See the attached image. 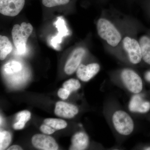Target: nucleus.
Returning a JSON list of instances; mask_svg holds the SVG:
<instances>
[{"mask_svg": "<svg viewBox=\"0 0 150 150\" xmlns=\"http://www.w3.org/2000/svg\"><path fill=\"white\" fill-rule=\"evenodd\" d=\"M97 28L100 37L110 46L115 47L120 43L121 39V33L109 21L105 18L99 19Z\"/></svg>", "mask_w": 150, "mask_h": 150, "instance_id": "obj_1", "label": "nucleus"}, {"mask_svg": "<svg viewBox=\"0 0 150 150\" xmlns=\"http://www.w3.org/2000/svg\"><path fill=\"white\" fill-rule=\"evenodd\" d=\"M33 30V27L30 23L23 22L21 25H14L12 30V36L18 54H22L25 52L28 39L32 34Z\"/></svg>", "mask_w": 150, "mask_h": 150, "instance_id": "obj_2", "label": "nucleus"}, {"mask_svg": "<svg viewBox=\"0 0 150 150\" xmlns=\"http://www.w3.org/2000/svg\"><path fill=\"white\" fill-rule=\"evenodd\" d=\"M112 122L116 131L121 135L128 136L133 132L134 124L133 119L127 112L122 110L115 111Z\"/></svg>", "mask_w": 150, "mask_h": 150, "instance_id": "obj_3", "label": "nucleus"}, {"mask_svg": "<svg viewBox=\"0 0 150 150\" xmlns=\"http://www.w3.org/2000/svg\"><path fill=\"white\" fill-rule=\"evenodd\" d=\"M121 78L124 85L129 91L134 94L140 93L143 89L141 77L130 69H125L121 73Z\"/></svg>", "mask_w": 150, "mask_h": 150, "instance_id": "obj_4", "label": "nucleus"}, {"mask_svg": "<svg viewBox=\"0 0 150 150\" xmlns=\"http://www.w3.org/2000/svg\"><path fill=\"white\" fill-rule=\"evenodd\" d=\"M123 48L128 54L129 61L134 64H137L142 59V50L139 43L134 38H124L123 40Z\"/></svg>", "mask_w": 150, "mask_h": 150, "instance_id": "obj_5", "label": "nucleus"}, {"mask_svg": "<svg viewBox=\"0 0 150 150\" xmlns=\"http://www.w3.org/2000/svg\"><path fill=\"white\" fill-rule=\"evenodd\" d=\"M25 0H0V13L3 15L14 17L24 7Z\"/></svg>", "mask_w": 150, "mask_h": 150, "instance_id": "obj_6", "label": "nucleus"}, {"mask_svg": "<svg viewBox=\"0 0 150 150\" xmlns=\"http://www.w3.org/2000/svg\"><path fill=\"white\" fill-rule=\"evenodd\" d=\"M32 143L35 148L43 150H57L59 146L53 137L42 134H35L32 138Z\"/></svg>", "mask_w": 150, "mask_h": 150, "instance_id": "obj_7", "label": "nucleus"}, {"mask_svg": "<svg viewBox=\"0 0 150 150\" xmlns=\"http://www.w3.org/2000/svg\"><path fill=\"white\" fill-rule=\"evenodd\" d=\"M85 52L82 48H76L73 51L65 64L64 71L67 74H72L77 70Z\"/></svg>", "mask_w": 150, "mask_h": 150, "instance_id": "obj_8", "label": "nucleus"}, {"mask_svg": "<svg viewBox=\"0 0 150 150\" xmlns=\"http://www.w3.org/2000/svg\"><path fill=\"white\" fill-rule=\"evenodd\" d=\"M100 69V65L97 63L87 65L81 64L76 70L77 76L81 81L87 82L98 73Z\"/></svg>", "mask_w": 150, "mask_h": 150, "instance_id": "obj_9", "label": "nucleus"}, {"mask_svg": "<svg viewBox=\"0 0 150 150\" xmlns=\"http://www.w3.org/2000/svg\"><path fill=\"white\" fill-rule=\"evenodd\" d=\"M79 109L74 105L63 101L56 103L55 113L57 116L62 118H71L78 114Z\"/></svg>", "mask_w": 150, "mask_h": 150, "instance_id": "obj_10", "label": "nucleus"}, {"mask_svg": "<svg viewBox=\"0 0 150 150\" xmlns=\"http://www.w3.org/2000/svg\"><path fill=\"white\" fill-rule=\"evenodd\" d=\"M129 108L132 112L146 113L150 110V103L144 100L139 93L135 94L130 100Z\"/></svg>", "mask_w": 150, "mask_h": 150, "instance_id": "obj_11", "label": "nucleus"}, {"mask_svg": "<svg viewBox=\"0 0 150 150\" xmlns=\"http://www.w3.org/2000/svg\"><path fill=\"white\" fill-rule=\"evenodd\" d=\"M89 140L88 135L83 132L75 134L71 139V145L70 150H83L88 147Z\"/></svg>", "mask_w": 150, "mask_h": 150, "instance_id": "obj_12", "label": "nucleus"}, {"mask_svg": "<svg viewBox=\"0 0 150 150\" xmlns=\"http://www.w3.org/2000/svg\"><path fill=\"white\" fill-rule=\"evenodd\" d=\"M139 43L142 50V59L150 65V37L144 35L140 38Z\"/></svg>", "mask_w": 150, "mask_h": 150, "instance_id": "obj_13", "label": "nucleus"}, {"mask_svg": "<svg viewBox=\"0 0 150 150\" xmlns=\"http://www.w3.org/2000/svg\"><path fill=\"white\" fill-rule=\"evenodd\" d=\"M12 50V45L8 38L0 35V59L4 60Z\"/></svg>", "mask_w": 150, "mask_h": 150, "instance_id": "obj_14", "label": "nucleus"}, {"mask_svg": "<svg viewBox=\"0 0 150 150\" xmlns=\"http://www.w3.org/2000/svg\"><path fill=\"white\" fill-rule=\"evenodd\" d=\"M44 123L46 125L51 126L56 131L65 129L67 126L66 121L58 118H46L44 120Z\"/></svg>", "mask_w": 150, "mask_h": 150, "instance_id": "obj_15", "label": "nucleus"}, {"mask_svg": "<svg viewBox=\"0 0 150 150\" xmlns=\"http://www.w3.org/2000/svg\"><path fill=\"white\" fill-rule=\"evenodd\" d=\"M22 69V65L16 61H11L4 65V71L8 74H12L20 71Z\"/></svg>", "mask_w": 150, "mask_h": 150, "instance_id": "obj_16", "label": "nucleus"}, {"mask_svg": "<svg viewBox=\"0 0 150 150\" xmlns=\"http://www.w3.org/2000/svg\"><path fill=\"white\" fill-rule=\"evenodd\" d=\"M11 141V135L7 131L0 132V150H5L10 144Z\"/></svg>", "mask_w": 150, "mask_h": 150, "instance_id": "obj_17", "label": "nucleus"}, {"mask_svg": "<svg viewBox=\"0 0 150 150\" xmlns=\"http://www.w3.org/2000/svg\"><path fill=\"white\" fill-rule=\"evenodd\" d=\"M63 86L71 93L72 92L76 91L80 88L81 84L78 80L71 79L65 81L63 83Z\"/></svg>", "mask_w": 150, "mask_h": 150, "instance_id": "obj_18", "label": "nucleus"}, {"mask_svg": "<svg viewBox=\"0 0 150 150\" xmlns=\"http://www.w3.org/2000/svg\"><path fill=\"white\" fill-rule=\"evenodd\" d=\"M42 4L47 8L66 6L69 4L71 0H41Z\"/></svg>", "mask_w": 150, "mask_h": 150, "instance_id": "obj_19", "label": "nucleus"}, {"mask_svg": "<svg viewBox=\"0 0 150 150\" xmlns=\"http://www.w3.org/2000/svg\"><path fill=\"white\" fill-rule=\"evenodd\" d=\"M31 113L28 110H25L19 112L16 116V120L19 122L26 123L30 119Z\"/></svg>", "mask_w": 150, "mask_h": 150, "instance_id": "obj_20", "label": "nucleus"}, {"mask_svg": "<svg viewBox=\"0 0 150 150\" xmlns=\"http://www.w3.org/2000/svg\"><path fill=\"white\" fill-rule=\"evenodd\" d=\"M40 130L44 134L47 135H50L52 134L55 132L56 130H55L51 126H48L46 124H43L40 127Z\"/></svg>", "mask_w": 150, "mask_h": 150, "instance_id": "obj_21", "label": "nucleus"}, {"mask_svg": "<svg viewBox=\"0 0 150 150\" xmlns=\"http://www.w3.org/2000/svg\"><path fill=\"white\" fill-rule=\"evenodd\" d=\"M71 92L65 88L59 89L58 92V96L63 100L67 99L69 96Z\"/></svg>", "mask_w": 150, "mask_h": 150, "instance_id": "obj_22", "label": "nucleus"}, {"mask_svg": "<svg viewBox=\"0 0 150 150\" xmlns=\"http://www.w3.org/2000/svg\"><path fill=\"white\" fill-rule=\"evenodd\" d=\"M25 124V123H24L17 121L16 123L13 124V128L15 130H21L24 128Z\"/></svg>", "mask_w": 150, "mask_h": 150, "instance_id": "obj_23", "label": "nucleus"}, {"mask_svg": "<svg viewBox=\"0 0 150 150\" xmlns=\"http://www.w3.org/2000/svg\"><path fill=\"white\" fill-rule=\"evenodd\" d=\"M23 149L18 145H13L7 149L8 150H21Z\"/></svg>", "mask_w": 150, "mask_h": 150, "instance_id": "obj_24", "label": "nucleus"}, {"mask_svg": "<svg viewBox=\"0 0 150 150\" xmlns=\"http://www.w3.org/2000/svg\"><path fill=\"white\" fill-rule=\"evenodd\" d=\"M145 79L148 81L150 82V71L146 72L145 74Z\"/></svg>", "mask_w": 150, "mask_h": 150, "instance_id": "obj_25", "label": "nucleus"}, {"mask_svg": "<svg viewBox=\"0 0 150 150\" xmlns=\"http://www.w3.org/2000/svg\"><path fill=\"white\" fill-rule=\"evenodd\" d=\"M145 150H150V147H149L145 148Z\"/></svg>", "mask_w": 150, "mask_h": 150, "instance_id": "obj_26", "label": "nucleus"}]
</instances>
